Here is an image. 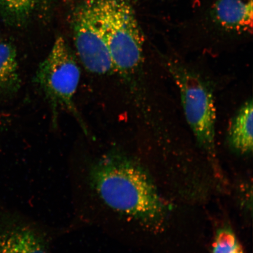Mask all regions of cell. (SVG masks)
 I'll return each mask as SVG.
<instances>
[{"label": "cell", "mask_w": 253, "mask_h": 253, "mask_svg": "<svg viewBox=\"0 0 253 253\" xmlns=\"http://www.w3.org/2000/svg\"><path fill=\"white\" fill-rule=\"evenodd\" d=\"M38 0H0V14L9 23H23L37 5Z\"/></svg>", "instance_id": "30bf717a"}, {"label": "cell", "mask_w": 253, "mask_h": 253, "mask_svg": "<svg viewBox=\"0 0 253 253\" xmlns=\"http://www.w3.org/2000/svg\"><path fill=\"white\" fill-rule=\"evenodd\" d=\"M253 107L252 100L245 103L237 113L229 131L230 145L242 154L251 153L253 148Z\"/></svg>", "instance_id": "ba28073f"}, {"label": "cell", "mask_w": 253, "mask_h": 253, "mask_svg": "<svg viewBox=\"0 0 253 253\" xmlns=\"http://www.w3.org/2000/svg\"><path fill=\"white\" fill-rule=\"evenodd\" d=\"M90 188L104 205L148 228L164 225L169 209L146 170L131 158L112 151L88 168Z\"/></svg>", "instance_id": "6da1fadb"}, {"label": "cell", "mask_w": 253, "mask_h": 253, "mask_svg": "<svg viewBox=\"0 0 253 253\" xmlns=\"http://www.w3.org/2000/svg\"><path fill=\"white\" fill-rule=\"evenodd\" d=\"M73 33L77 55L91 74L105 75L115 72L99 20L96 0H86L73 15Z\"/></svg>", "instance_id": "5b68a950"}, {"label": "cell", "mask_w": 253, "mask_h": 253, "mask_svg": "<svg viewBox=\"0 0 253 253\" xmlns=\"http://www.w3.org/2000/svg\"><path fill=\"white\" fill-rule=\"evenodd\" d=\"M211 253H244L235 232L229 227L218 230L213 242Z\"/></svg>", "instance_id": "8fae6325"}, {"label": "cell", "mask_w": 253, "mask_h": 253, "mask_svg": "<svg viewBox=\"0 0 253 253\" xmlns=\"http://www.w3.org/2000/svg\"><path fill=\"white\" fill-rule=\"evenodd\" d=\"M213 12L217 23L225 29L252 32L253 0H217Z\"/></svg>", "instance_id": "52a82bcc"}, {"label": "cell", "mask_w": 253, "mask_h": 253, "mask_svg": "<svg viewBox=\"0 0 253 253\" xmlns=\"http://www.w3.org/2000/svg\"><path fill=\"white\" fill-rule=\"evenodd\" d=\"M98 20L115 72L129 78L143 58L144 38L128 0H96Z\"/></svg>", "instance_id": "7a4b0ae2"}, {"label": "cell", "mask_w": 253, "mask_h": 253, "mask_svg": "<svg viewBox=\"0 0 253 253\" xmlns=\"http://www.w3.org/2000/svg\"><path fill=\"white\" fill-rule=\"evenodd\" d=\"M21 83L15 48L10 43L0 41V97L17 93Z\"/></svg>", "instance_id": "9c48e42d"}, {"label": "cell", "mask_w": 253, "mask_h": 253, "mask_svg": "<svg viewBox=\"0 0 253 253\" xmlns=\"http://www.w3.org/2000/svg\"><path fill=\"white\" fill-rule=\"evenodd\" d=\"M0 253H49L46 240L27 223L12 221L0 226Z\"/></svg>", "instance_id": "8992f818"}, {"label": "cell", "mask_w": 253, "mask_h": 253, "mask_svg": "<svg viewBox=\"0 0 253 253\" xmlns=\"http://www.w3.org/2000/svg\"><path fill=\"white\" fill-rule=\"evenodd\" d=\"M165 63L179 88L186 119L198 144L214 160L216 110L211 87L182 63L172 60Z\"/></svg>", "instance_id": "277c9868"}, {"label": "cell", "mask_w": 253, "mask_h": 253, "mask_svg": "<svg viewBox=\"0 0 253 253\" xmlns=\"http://www.w3.org/2000/svg\"><path fill=\"white\" fill-rule=\"evenodd\" d=\"M81 76V69L74 53L63 38L59 37L39 66L34 82L49 104L53 124L56 125L59 110H65L75 117L87 134V126L74 102Z\"/></svg>", "instance_id": "3957f363"}]
</instances>
